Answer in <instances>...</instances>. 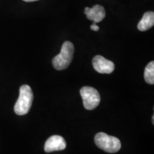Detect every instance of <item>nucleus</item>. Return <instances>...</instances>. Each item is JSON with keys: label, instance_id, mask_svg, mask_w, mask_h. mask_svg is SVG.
Instances as JSON below:
<instances>
[{"label": "nucleus", "instance_id": "1", "mask_svg": "<svg viewBox=\"0 0 154 154\" xmlns=\"http://www.w3.org/2000/svg\"><path fill=\"white\" fill-rule=\"evenodd\" d=\"M33 92L28 85H23L19 89V96L14 106V111L17 115L26 114L29 111L33 101Z\"/></svg>", "mask_w": 154, "mask_h": 154}, {"label": "nucleus", "instance_id": "2", "mask_svg": "<svg viewBox=\"0 0 154 154\" xmlns=\"http://www.w3.org/2000/svg\"><path fill=\"white\" fill-rule=\"evenodd\" d=\"M74 53V44L71 42H65L63 44L60 53L53 59V66L57 70H63L66 69L72 62Z\"/></svg>", "mask_w": 154, "mask_h": 154}, {"label": "nucleus", "instance_id": "3", "mask_svg": "<svg viewBox=\"0 0 154 154\" xmlns=\"http://www.w3.org/2000/svg\"><path fill=\"white\" fill-rule=\"evenodd\" d=\"M94 140L96 146L99 149L107 153H116L121 149V143L120 140L103 132L98 133L96 135Z\"/></svg>", "mask_w": 154, "mask_h": 154}, {"label": "nucleus", "instance_id": "4", "mask_svg": "<svg viewBox=\"0 0 154 154\" xmlns=\"http://www.w3.org/2000/svg\"><path fill=\"white\" fill-rule=\"evenodd\" d=\"M80 94L84 103V106L86 110H93L96 109L101 101L99 91L91 86L82 87L80 90Z\"/></svg>", "mask_w": 154, "mask_h": 154}, {"label": "nucleus", "instance_id": "5", "mask_svg": "<svg viewBox=\"0 0 154 154\" xmlns=\"http://www.w3.org/2000/svg\"><path fill=\"white\" fill-rule=\"evenodd\" d=\"M92 63L94 69L100 74H111L115 69V65L112 61L100 55L94 58Z\"/></svg>", "mask_w": 154, "mask_h": 154}, {"label": "nucleus", "instance_id": "6", "mask_svg": "<svg viewBox=\"0 0 154 154\" xmlns=\"http://www.w3.org/2000/svg\"><path fill=\"white\" fill-rule=\"evenodd\" d=\"M66 147V143L62 136L54 135L49 137L44 145V151L47 153L56 151H62Z\"/></svg>", "mask_w": 154, "mask_h": 154}, {"label": "nucleus", "instance_id": "7", "mask_svg": "<svg viewBox=\"0 0 154 154\" xmlns=\"http://www.w3.org/2000/svg\"><path fill=\"white\" fill-rule=\"evenodd\" d=\"M84 13L88 19L93 21L96 24L101 22L106 17L105 9L99 5L94 6L92 8L86 7L84 9Z\"/></svg>", "mask_w": 154, "mask_h": 154}, {"label": "nucleus", "instance_id": "8", "mask_svg": "<svg viewBox=\"0 0 154 154\" xmlns=\"http://www.w3.org/2000/svg\"><path fill=\"white\" fill-rule=\"evenodd\" d=\"M154 25V13L153 11H147L144 13L141 20L138 24V30L141 32L149 30Z\"/></svg>", "mask_w": 154, "mask_h": 154}, {"label": "nucleus", "instance_id": "9", "mask_svg": "<svg viewBox=\"0 0 154 154\" xmlns=\"http://www.w3.org/2000/svg\"><path fill=\"white\" fill-rule=\"evenodd\" d=\"M144 79L148 84H154V62L151 61L149 64L146 66L144 71Z\"/></svg>", "mask_w": 154, "mask_h": 154}, {"label": "nucleus", "instance_id": "10", "mask_svg": "<svg viewBox=\"0 0 154 154\" xmlns=\"http://www.w3.org/2000/svg\"><path fill=\"white\" fill-rule=\"evenodd\" d=\"M91 29L95 31V32H97V31L99 30V26H97L96 23H94V24L91 26Z\"/></svg>", "mask_w": 154, "mask_h": 154}, {"label": "nucleus", "instance_id": "11", "mask_svg": "<svg viewBox=\"0 0 154 154\" xmlns=\"http://www.w3.org/2000/svg\"><path fill=\"white\" fill-rule=\"evenodd\" d=\"M23 1L26 2H35V1H38V0H23Z\"/></svg>", "mask_w": 154, "mask_h": 154}]
</instances>
